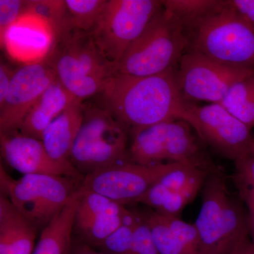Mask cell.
Returning <instances> with one entry per match:
<instances>
[{
	"instance_id": "6da1fadb",
	"label": "cell",
	"mask_w": 254,
	"mask_h": 254,
	"mask_svg": "<svg viewBox=\"0 0 254 254\" xmlns=\"http://www.w3.org/2000/svg\"><path fill=\"white\" fill-rule=\"evenodd\" d=\"M100 95L102 106L131 135L166 122L183 120L192 128L194 124V104L182 95L175 67L146 77L114 74Z\"/></svg>"
},
{
	"instance_id": "7a4b0ae2",
	"label": "cell",
	"mask_w": 254,
	"mask_h": 254,
	"mask_svg": "<svg viewBox=\"0 0 254 254\" xmlns=\"http://www.w3.org/2000/svg\"><path fill=\"white\" fill-rule=\"evenodd\" d=\"M45 58L62 85L83 101L100 94L114 66L103 56L89 32L68 28L56 33Z\"/></svg>"
},
{
	"instance_id": "3957f363",
	"label": "cell",
	"mask_w": 254,
	"mask_h": 254,
	"mask_svg": "<svg viewBox=\"0 0 254 254\" xmlns=\"http://www.w3.org/2000/svg\"><path fill=\"white\" fill-rule=\"evenodd\" d=\"M202 190L201 206L194 223L199 254H232L250 237L243 201L232 194L220 170L208 175Z\"/></svg>"
},
{
	"instance_id": "277c9868",
	"label": "cell",
	"mask_w": 254,
	"mask_h": 254,
	"mask_svg": "<svg viewBox=\"0 0 254 254\" xmlns=\"http://www.w3.org/2000/svg\"><path fill=\"white\" fill-rule=\"evenodd\" d=\"M189 46L181 23L163 6L128 47L114 74L146 77L165 72L179 64Z\"/></svg>"
},
{
	"instance_id": "5b68a950",
	"label": "cell",
	"mask_w": 254,
	"mask_h": 254,
	"mask_svg": "<svg viewBox=\"0 0 254 254\" xmlns=\"http://www.w3.org/2000/svg\"><path fill=\"white\" fill-rule=\"evenodd\" d=\"M188 50L230 67L254 71V26L223 0L187 35Z\"/></svg>"
},
{
	"instance_id": "8992f818",
	"label": "cell",
	"mask_w": 254,
	"mask_h": 254,
	"mask_svg": "<svg viewBox=\"0 0 254 254\" xmlns=\"http://www.w3.org/2000/svg\"><path fill=\"white\" fill-rule=\"evenodd\" d=\"M128 132L101 105L85 104L69 161L83 177L128 158Z\"/></svg>"
},
{
	"instance_id": "52a82bcc",
	"label": "cell",
	"mask_w": 254,
	"mask_h": 254,
	"mask_svg": "<svg viewBox=\"0 0 254 254\" xmlns=\"http://www.w3.org/2000/svg\"><path fill=\"white\" fill-rule=\"evenodd\" d=\"M82 180L48 175H26L18 180L0 168L1 194L39 230L61 211L80 188Z\"/></svg>"
},
{
	"instance_id": "ba28073f",
	"label": "cell",
	"mask_w": 254,
	"mask_h": 254,
	"mask_svg": "<svg viewBox=\"0 0 254 254\" xmlns=\"http://www.w3.org/2000/svg\"><path fill=\"white\" fill-rule=\"evenodd\" d=\"M163 8V1L159 0H108L90 34L115 67L128 47Z\"/></svg>"
},
{
	"instance_id": "9c48e42d",
	"label": "cell",
	"mask_w": 254,
	"mask_h": 254,
	"mask_svg": "<svg viewBox=\"0 0 254 254\" xmlns=\"http://www.w3.org/2000/svg\"><path fill=\"white\" fill-rule=\"evenodd\" d=\"M178 66L177 84L190 103H220L235 83L254 72L216 63L192 50L184 54Z\"/></svg>"
},
{
	"instance_id": "30bf717a",
	"label": "cell",
	"mask_w": 254,
	"mask_h": 254,
	"mask_svg": "<svg viewBox=\"0 0 254 254\" xmlns=\"http://www.w3.org/2000/svg\"><path fill=\"white\" fill-rule=\"evenodd\" d=\"M177 164L143 165L131 161L123 162L86 175L82 180L81 188L99 193L123 205L136 203L150 187Z\"/></svg>"
},
{
	"instance_id": "8fae6325",
	"label": "cell",
	"mask_w": 254,
	"mask_h": 254,
	"mask_svg": "<svg viewBox=\"0 0 254 254\" xmlns=\"http://www.w3.org/2000/svg\"><path fill=\"white\" fill-rule=\"evenodd\" d=\"M197 136L224 158L232 161L250 155L254 136L252 128L219 103L192 109Z\"/></svg>"
},
{
	"instance_id": "7c38bea8",
	"label": "cell",
	"mask_w": 254,
	"mask_h": 254,
	"mask_svg": "<svg viewBox=\"0 0 254 254\" xmlns=\"http://www.w3.org/2000/svg\"><path fill=\"white\" fill-rule=\"evenodd\" d=\"M57 79L46 58L16 70L7 96L0 105V133L17 131L33 105Z\"/></svg>"
},
{
	"instance_id": "4fadbf2b",
	"label": "cell",
	"mask_w": 254,
	"mask_h": 254,
	"mask_svg": "<svg viewBox=\"0 0 254 254\" xmlns=\"http://www.w3.org/2000/svg\"><path fill=\"white\" fill-rule=\"evenodd\" d=\"M73 233L86 245L98 249L125 222L131 210L99 193L79 188Z\"/></svg>"
},
{
	"instance_id": "5bb4252c",
	"label": "cell",
	"mask_w": 254,
	"mask_h": 254,
	"mask_svg": "<svg viewBox=\"0 0 254 254\" xmlns=\"http://www.w3.org/2000/svg\"><path fill=\"white\" fill-rule=\"evenodd\" d=\"M1 157L8 165L26 175H48L83 180L71 163L56 161L48 154L43 141L17 131L0 133Z\"/></svg>"
},
{
	"instance_id": "9a60e30c",
	"label": "cell",
	"mask_w": 254,
	"mask_h": 254,
	"mask_svg": "<svg viewBox=\"0 0 254 254\" xmlns=\"http://www.w3.org/2000/svg\"><path fill=\"white\" fill-rule=\"evenodd\" d=\"M38 229L7 197L0 196V254H33Z\"/></svg>"
},
{
	"instance_id": "2e32d148",
	"label": "cell",
	"mask_w": 254,
	"mask_h": 254,
	"mask_svg": "<svg viewBox=\"0 0 254 254\" xmlns=\"http://www.w3.org/2000/svg\"><path fill=\"white\" fill-rule=\"evenodd\" d=\"M76 100L78 99L65 89L57 79L33 105L17 132L41 140L47 127Z\"/></svg>"
},
{
	"instance_id": "e0dca14e",
	"label": "cell",
	"mask_w": 254,
	"mask_h": 254,
	"mask_svg": "<svg viewBox=\"0 0 254 254\" xmlns=\"http://www.w3.org/2000/svg\"><path fill=\"white\" fill-rule=\"evenodd\" d=\"M83 118V101L76 100L47 127L41 141L52 158L70 163V155Z\"/></svg>"
},
{
	"instance_id": "ac0fdd59",
	"label": "cell",
	"mask_w": 254,
	"mask_h": 254,
	"mask_svg": "<svg viewBox=\"0 0 254 254\" xmlns=\"http://www.w3.org/2000/svg\"><path fill=\"white\" fill-rule=\"evenodd\" d=\"M79 189L67 204L43 229L33 254H70Z\"/></svg>"
},
{
	"instance_id": "d6986e66",
	"label": "cell",
	"mask_w": 254,
	"mask_h": 254,
	"mask_svg": "<svg viewBox=\"0 0 254 254\" xmlns=\"http://www.w3.org/2000/svg\"><path fill=\"white\" fill-rule=\"evenodd\" d=\"M219 104L242 123L254 127V72L237 82Z\"/></svg>"
},
{
	"instance_id": "ffe728a7",
	"label": "cell",
	"mask_w": 254,
	"mask_h": 254,
	"mask_svg": "<svg viewBox=\"0 0 254 254\" xmlns=\"http://www.w3.org/2000/svg\"><path fill=\"white\" fill-rule=\"evenodd\" d=\"M223 0H165L164 8L181 23L187 36L200 21L218 9Z\"/></svg>"
},
{
	"instance_id": "44dd1931",
	"label": "cell",
	"mask_w": 254,
	"mask_h": 254,
	"mask_svg": "<svg viewBox=\"0 0 254 254\" xmlns=\"http://www.w3.org/2000/svg\"><path fill=\"white\" fill-rule=\"evenodd\" d=\"M141 213L149 226L159 254H192L169 226L165 215L149 208Z\"/></svg>"
},
{
	"instance_id": "7402d4cb",
	"label": "cell",
	"mask_w": 254,
	"mask_h": 254,
	"mask_svg": "<svg viewBox=\"0 0 254 254\" xmlns=\"http://www.w3.org/2000/svg\"><path fill=\"white\" fill-rule=\"evenodd\" d=\"M108 0H66L68 28L91 32L99 19Z\"/></svg>"
},
{
	"instance_id": "603a6c76",
	"label": "cell",
	"mask_w": 254,
	"mask_h": 254,
	"mask_svg": "<svg viewBox=\"0 0 254 254\" xmlns=\"http://www.w3.org/2000/svg\"><path fill=\"white\" fill-rule=\"evenodd\" d=\"M136 210H132L125 222L100 246L105 254H130L136 225Z\"/></svg>"
},
{
	"instance_id": "cb8c5ba5",
	"label": "cell",
	"mask_w": 254,
	"mask_h": 254,
	"mask_svg": "<svg viewBox=\"0 0 254 254\" xmlns=\"http://www.w3.org/2000/svg\"><path fill=\"white\" fill-rule=\"evenodd\" d=\"M235 164L233 180L240 198L246 206L254 205V157L247 155Z\"/></svg>"
},
{
	"instance_id": "d4e9b609",
	"label": "cell",
	"mask_w": 254,
	"mask_h": 254,
	"mask_svg": "<svg viewBox=\"0 0 254 254\" xmlns=\"http://www.w3.org/2000/svg\"><path fill=\"white\" fill-rule=\"evenodd\" d=\"M30 1L0 0V36L4 40L10 28L27 14Z\"/></svg>"
},
{
	"instance_id": "484cf974",
	"label": "cell",
	"mask_w": 254,
	"mask_h": 254,
	"mask_svg": "<svg viewBox=\"0 0 254 254\" xmlns=\"http://www.w3.org/2000/svg\"><path fill=\"white\" fill-rule=\"evenodd\" d=\"M136 225L130 254H159L143 214L136 210Z\"/></svg>"
},
{
	"instance_id": "4316f807",
	"label": "cell",
	"mask_w": 254,
	"mask_h": 254,
	"mask_svg": "<svg viewBox=\"0 0 254 254\" xmlns=\"http://www.w3.org/2000/svg\"><path fill=\"white\" fill-rule=\"evenodd\" d=\"M229 3L241 17L254 26V0H229Z\"/></svg>"
},
{
	"instance_id": "83f0119b",
	"label": "cell",
	"mask_w": 254,
	"mask_h": 254,
	"mask_svg": "<svg viewBox=\"0 0 254 254\" xmlns=\"http://www.w3.org/2000/svg\"><path fill=\"white\" fill-rule=\"evenodd\" d=\"M14 72L15 71L1 60L0 64V105L3 104L7 96Z\"/></svg>"
},
{
	"instance_id": "f1b7e54d",
	"label": "cell",
	"mask_w": 254,
	"mask_h": 254,
	"mask_svg": "<svg viewBox=\"0 0 254 254\" xmlns=\"http://www.w3.org/2000/svg\"><path fill=\"white\" fill-rule=\"evenodd\" d=\"M70 254H105L96 249L93 248L91 246L83 243L81 241L78 240L73 243Z\"/></svg>"
},
{
	"instance_id": "f546056e",
	"label": "cell",
	"mask_w": 254,
	"mask_h": 254,
	"mask_svg": "<svg viewBox=\"0 0 254 254\" xmlns=\"http://www.w3.org/2000/svg\"><path fill=\"white\" fill-rule=\"evenodd\" d=\"M232 254H254V246L251 242L250 237L242 241Z\"/></svg>"
},
{
	"instance_id": "4dcf8cb0",
	"label": "cell",
	"mask_w": 254,
	"mask_h": 254,
	"mask_svg": "<svg viewBox=\"0 0 254 254\" xmlns=\"http://www.w3.org/2000/svg\"><path fill=\"white\" fill-rule=\"evenodd\" d=\"M247 224H248L249 235L251 242L254 246V205L247 206Z\"/></svg>"
},
{
	"instance_id": "1f68e13d",
	"label": "cell",
	"mask_w": 254,
	"mask_h": 254,
	"mask_svg": "<svg viewBox=\"0 0 254 254\" xmlns=\"http://www.w3.org/2000/svg\"><path fill=\"white\" fill-rule=\"evenodd\" d=\"M250 155L254 157V138L253 143H252V146H251Z\"/></svg>"
}]
</instances>
